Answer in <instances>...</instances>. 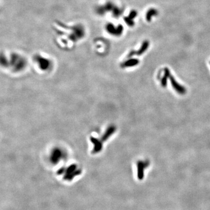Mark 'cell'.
<instances>
[{
  "mask_svg": "<svg viewBox=\"0 0 210 210\" xmlns=\"http://www.w3.org/2000/svg\"><path fill=\"white\" fill-rule=\"evenodd\" d=\"M150 45V42L148 40H145L143 41V43H142V45L140 47V49L138 51H136V55L137 56H141L142 54H144L147 50L148 49V47Z\"/></svg>",
  "mask_w": 210,
  "mask_h": 210,
  "instance_id": "obj_12",
  "label": "cell"
},
{
  "mask_svg": "<svg viewBox=\"0 0 210 210\" xmlns=\"http://www.w3.org/2000/svg\"><path fill=\"white\" fill-rule=\"evenodd\" d=\"M105 29L107 33L113 36H119L123 31V26L121 25H119L117 28L111 23H109L106 25Z\"/></svg>",
  "mask_w": 210,
  "mask_h": 210,
  "instance_id": "obj_3",
  "label": "cell"
},
{
  "mask_svg": "<svg viewBox=\"0 0 210 210\" xmlns=\"http://www.w3.org/2000/svg\"><path fill=\"white\" fill-rule=\"evenodd\" d=\"M158 12L155 8H151L147 11L146 14V20L148 22H151V18L154 16H157Z\"/></svg>",
  "mask_w": 210,
  "mask_h": 210,
  "instance_id": "obj_13",
  "label": "cell"
},
{
  "mask_svg": "<svg viewBox=\"0 0 210 210\" xmlns=\"http://www.w3.org/2000/svg\"><path fill=\"white\" fill-rule=\"evenodd\" d=\"M137 16V12L136 11L132 10L130 11L129 17L131 18V20H133L134 18H135Z\"/></svg>",
  "mask_w": 210,
  "mask_h": 210,
  "instance_id": "obj_15",
  "label": "cell"
},
{
  "mask_svg": "<svg viewBox=\"0 0 210 210\" xmlns=\"http://www.w3.org/2000/svg\"><path fill=\"white\" fill-rule=\"evenodd\" d=\"M90 140L91 142L93 144V148L92 150V153L95 154L100 152L103 148L102 140H98V138L93 137H91Z\"/></svg>",
  "mask_w": 210,
  "mask_h": 210,
  "instance_id": "obj_7",
  "label": "cell"
},
{
  "mask_svg": "<svg viewBox=\"0 0 210 210\" xmlns=\"http://www.w3.org/2000/svg\"><path fill=\"white\" fill-rule=\"evenodd\" d=\"M35 60L38 63L40 69L43 71H46L50 67V61L44 57H41L40 56H36Z\"/></svg>",
  "mask_w": 210,
  "mask_h": 210,
  "instance_id": "obj_5",
  "label": "cell"
},
{
  "mask_svg": "<svg viewBox=\"0 0 210 210\" xmlns=\"http://www.w3.org/2000/svg\"><path fill=\"white\" fill-rule=\"evenodd\" d=\"M171 75L169 70L168 68H164V75L161 80V85L162 87H166L167 86L168 78L170 77Z\"/></svg>",
  "mask_w": 210,
  "mask_h": 210,
  "instance_id": "obj_11",
  "label": "cell"
},
{
  "mask_svg": "<svg viewBox=\"0 0 210 210\" xmlns=\"http://www.w3.org/2000/svg\"><path fill=\"white\" fill-rule=\"evenodd\" d=\"M124 22L127 23V25H129V26H133L134 25V22L132 20H131L129 17H124Z\"/></svg>",
  "mask_w": 210,
  "mask_h": 210,
  "instance_id": "obj_14",
  "label": "cell"
},
{
  "mask_svg": "<svg viewBox=\"0 0 210 210\" xmlns=\"http://www.w3.org/2000/svg\"><path fill=\"white\" fill-rule=\"evenodd\" d=\"M116 130V127L114 125L110 126L103 134V136L101 138V140L102 142H105L108 140L110 137L115 132Z\"/></svg>",
  "mask_w": 210,
  "mask_h": 210,
  "instance_id": "obj_9",
  "label": "cell"
},
{
  "mask_svg": "<svg viewBox=\"0 0 210 210\" xmlns=\"http://www.w3.org/2000/svg\"><path fill=\"white\" fill-rule=\"evenodd\" d=\"M140 62V61L137 59H130L129 60L125 61L121 64L122 68H128L136 66Z\"/></svg>",
  "mask_w": 210,
  "mask_h": 210,
  "instance_id": "obj_10",
  "label": "cell"
},
{
  "mask_svg": "<svg viewBox=\"0 0 210 210\" xmlns=\"http://www.w3.org/2000/svg\"></svg>",
  "mask_w": 210,
  "mask_h": 210,
  "instance_id": "obj_16",
  "label": "cell"
},
{
  "mask_svg": "<svg viewBox=\"0 0 210 210\" xmlns=\"http://www.w3.org/2000/svg\"><path fill=\"white\" fill-rule=\"evenodd\" d=\"M102 5H101L99 7L98 6L96 10L97 11V13L102 16L105 15L106 13L112 11L113 16L114 18H118L120 17L123 12V10H121L122 9H120L117 6L114 5L113 3H111L110 2H107Z\"/></svg>",
  "mask_w": 210,
  "mask_h": 210,
  "instance_id": "obj_2",
  "label": "cell"
},
{
  "mask_svg": "<svg viewBox=\"0 0 210 210\" xmlns=\"http://www.w3.org/2000/svg\"><path fill=\"white\" fill-rule=\"evenodd\" d=\"M169 79H170V83L172 87L179 94L184 95L186 93V88L183 86L180 85L175 79L173 76L170 75Z\"/></svg>",
  "mask_w": 210,
  "mask_h": 210,
  "instance_id": "obj_4",
  "label": "cell"
},
{
  "mask_svg": "<svg viewBox=\"0 0 210 210\" xmlns=\"http://www.w3.org/2000/svg\"><path fill=\"white\" fill-rule=\"evenodd\" d=\"M150 162L148 160L145 162L138 161L137 162V168H138V178L140 180H142L144 178V169L148 166Z\"/></svg>",
  "mask_w": 210,
  "mask_h": 210,
  "instance_id": "obj_6",
  "label": "cell"
},
{
  "mask_svg": "<svg viewBox=\"0 0 210 210\" xmlns=\"http://www.w3.org/2000/svg\"><path fill=\"white\" fill-rule=\"evenodd\" d=\"M55 30L59 35L67 37L75 43L85 36V29L80 25H67L59 22L56 23Z\"/></svg>",
  "mask_w": 210,
  "mask_h": 210,
  "instance_id": "obj_1",
  "label": "cell"
},
{
  "mask_svg": "<svg viewBox=\"0 0 210 210\" xmlns=\"http://www.w3.org/2000/svg\"><path fill=\"white\" fill-rule=\"evenodd\" d=\"M62 156V151L59 148H55L51 154L50 160L53 163H57L60 160H61Z\"/></svg>",
  "mask_w": 210,
  "mask_h": 210,
  "instance_id": "obj_8",
  "label": "cell"
}]
</instances>
